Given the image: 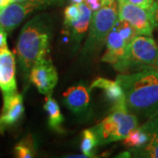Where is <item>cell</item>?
<instances>
[{"label":"cell","mask_w":158,"mask_h":158,"mask_svg":"<svg viewBox=\"0 0 158 158\" xmlns=\"http://www.w3.org/2000/svg\"><path fill=\"white\" fill-rule=\"evenodd\" d=\"M125 104L137 118L148 119L158 113V69L146 67L133 73L118 75Z\"/></svg>","instance_id":"obj_1"},{"label":"cell","mask_w":158,"mask_h":158,"mask_svg":"<svg viewBox=\"0 0 158 158\" xmlns=\"http://www.w3.org/2000/svg\"><path fill=\"white\" fill-rule=\"evenodd\" d=\"M50 39V24L44 16H35L21 29L17 43V56L26 85H28L33 66L40 59L49 56Z\"/></svg>","instance_id":"obj_2"},{"label":"cell","mask_w":158,"mask_h":158,"mask_svg":"<svg viewBox=\"0 0 158 158\" xmlns=\"http://www.w3.org/2000/svg\"><path fill=\"white\" fill-rule=\"evenodd\" d=\"M118 20V0H114L92 12L87 39L82 48V58L90 60L106 45L111 30Z\"/></svg>","instance_id":"obj_3"},{"label":"cell","mask_w":158,"mask_h":158,"mask_svg":"<svg viewBox=\"0 0 158 158\" xmlns=\"http://www.w3.org/2000/svg\"><path fill=\"white\" fill-rule=\"evenodd\" d=\"M136 127H138V118L124 106L112 108L107 117L91 129L96 134L98 146H101L123 140Z\"/></svg>","instance_id":"obj_4"},{"label":"cell","mask_w":158,"mask_h":158,"mask_svg":"<svg viewBox=\"0 0 158 158\" xmlns=\"http://www.w3.org/2000/svg\"><path fill=\"white\" fill-rule=\"evenodd\" d=\"M63 0H26L11 3L0 10V28L7 34L17 27L29 14L51 6L61 4Z\"/></svg>","instance_id":"obj_5"},{"label":"cell","mask_w":158,"mask_h":158,"mask_svg":"<svg viewBox=\"0 0 158 158\" xmlns=\"http://www.w3.org/2000/svg\"><path fill=\"white\" fill-rule=\"evenodd\" d=\"M158 60V45L151 36L137 34L127 48V71L155 67Z\"/></svg>","instance_id":"obj_6"},{"label":"cell","mask_w":158,"mask_h":158,"mask_svg":"<svg viewBox=\"0 0 158 158\" xmlns=\"http://www.w3.org/2000/svg\"><path fill=\"white\" fill-rule=\"evenodd\" d=\"M118 19L126 20L135 28L136 34L151 36L154 23L153 13L125 0H118Z\"/></svg>","instance_id":"obj_7"},{"label":"cell","mask_w":158,"mask_h":158,"mask_svg":"<svg viewBox=\"0 0 158 158\" xmlns=\"http://www.w3.org/2000/svg\"><path fill=\"white\" fill-rule=\"evenodd\" d=\"M58 74L50 57L40 59L33 66L29 75V82L37 88L41 94L52 95L57 85Z\"/></svg>","instance_id":"obj_8"},{"label":"cell","mask_w":158,"mask_h":158,"mask_svg":"<svg viewBox=\"0 0 158 158\" xmlns=\"http://www.w3.org/2000/svg\"><path fill=\"white\" fill-rule=\"evenodd\" d=\"M106 50L102 56L101 61L111 64L119 72H127V46L119 35L115 27L109 33L106 41Z\"/></svg>","instance_id":"obj_9"},{"label":"cell","mask_w":158,"mask_h":158,"mask_svg":"<svg viewBox=\"0 0 158 158\" xmlns=\"http://www.w3.org/2000/svg\"><path fill=\"white\" fill-rule=\"evenodd\" d=\"M3 108L0 114V134L15 127L23 118L25 107L22 95L18 92L9 96L3 97Z\"/></svg>","instance_id":"obj_10"},{"label":"cell","mask_w":158,"mask_h":158,"mask_svg":"<svg viewBox=\"0 0 158 158\" xmlns=\"http://www.w3.org/2000/svg\"><path fill=\"white\" fill-rule=\"evenodd\" d=\"M15 56L10 50L0 52V90L3 97L14 94L17 91Z\"/></svg>","instance_id":"obj_11"},{"label":"cell","mask_w":158,"mask_h":158,"mask_svg":"<svg viewBox=\"0 0 158 158\" xmlns=\"http://www.w3.org/2000/svg\"><path fill=\"white\" fill-rule=\"evenodd\" d=\"M141 127L147 133L148 141L142 148L130 152L135 157L158 158V113L146 119Z\"/></svg>","instance_id":"obj_12"},{"label":"cell","mask_w":158,"mask_h":158,"mask_svg":"<svg viewBox=\"0 0 158 158\" xmlns=\"http://www.w3.org/2000/svg\"><path fill=\"white\" fill-rule=\"evenodd\" d=\"M90 89L83 85L69 87L63 93V103L75 114L85 113L90 106Z\"/></svg>","instance_id":"obj_13"},{"label":"cell","mask_w":158,"mask_h":158,"mask_svg":"<svg viewBox=\"0 0 158 158\" xmlns=\"http://www.w3.org/2000/svg\"><path fill=\"white\" fill-rule=\"evenodd\" d=\"M93 88L101 89L104 91L106 98L113 105V108L126 106L123 89L117 80L113 81L104 77H98L91 83L90 90Z\"/></svg>","instance_id":"obj_14"},{"label":"cell","mask_w":158,"mask_h":158,"mask_svg":"<svg viewBox=\"0 0 158 158\" xmlns=\"http://www.w3.org/2000/svg\"><path fill=\"white\" fill-rule=\"evenodd\" d=\"M80 15L78 19L74 21L67 29V33L70 34L71 41L73 43L74 49H77L83 40L85 35L88 33L90 19L92 17V11L85 3L79 5Z\"/></svg>","instance_id":"obj_15"},{"label":"cell","mask_w":158,"mask_h":158,"mask_svg":"<svg viewBox=\"0 0 158 158\" xmlns=\"http://www.w3.org/2000/svg\"><path fill=\"white\" fill-rule=\"evenodd\" d=\"M43 107L48 113V122L49 127L56 132L61 133L62 131V124L64 118L61 113L58 103L55 98H52V95L46 96L45 104Z\"/></svg>","instance_id":"obj_16"},{"label":"cell","mask_w":158,"mask_h":158,"mask_svg":"<svg viewBox=\"0 0 158 158\" xmlns=\"http://www.w3.org/2000/svg\"><path fill=\"white\" fill-rule=\"evenodd\" d=\"M148 141V136L141 127H136L123 139V144L130 150L142 148Z\"/></svg>","instance_id":"obj_17"},{"label":"cell","mask_w":158,"mask_h":158,"mask_svg":"<svg viewBox=\"0 0 158 158\" xmlns=\"http://www.w3.org/2000/svg\"><path fill=\"white\" fill-rule=\"evenodd\" d=\"M98 146V141L94 131L85 129L82 133V141L80 144L81 151L86 157H94V150Z\"/></svg>","instance_id":"obj_18"},{"label":"cell","mask_w":158,"mask_h":158,"mask_svg":"<svg viewBox=\"0 0 158 158\" xmlns=\"http://www.w3.org/2000/svg\"><path fill=\"white\" fill-rule=\"evenodd\" d=\"M14 152L19 158L34 157L36 155L35 142L31 135L23 138L14 148Z\"/></svg>","instance_id":"obj_19"},{"label":"cell","mask_w":158,"mask_h":158,"mask_svg":"<svg viewBox=\"0 0 158 158\" xmlns=\"http://www.w3.org/2000/svg\"><path fill=\"white\" fill-rule=\"evenodd\" d=\"M114 27H115L116 30L118 31L119 35L121 36V38L123 39L126 45L128 47L130 42L137 35L135 28L127 21L118 19Z\"/></svg>","instance_id":"obj_20"},{"label":"cell","mask_w":158,"mask_h":158,"mask_svg":"<svg viewBox=\"0 0 158 158\" xmlns=\"http://www.w3.org/2000/svg\"><path fill=\"white\" fill-rule=\"evenodd\" d=\"M80 15V8L77 5L70 4L64 10V27L67 30L69 27L78 19Z\"/></svg>","instance_id":"obj_21"},{"label":"cell","mask_w":158,"mask_h":158,"mask_svg":"<svg viewBox=\"0 0 158 158\" xmlns=\"http://www.w3.org/2000/svg\"><path fill=\"white\" fill-rule=\"evenodd\" d=\"M125 1L128 2L130 4H133L135 6L141 7L152 13L154 12L156 2V0H125Z\"/></svg>","instance_id":"obj_22"},{"label":"cell","mask_w":158,"mask_h":158,"mask_svg":"<svg viewBox=\"0 0 158 158\" xmlns=\"http://www.w3.org/2000/svg\"><path fill=\"white\" fill-rule=\"evenodd\" d=\"M114 0H85V4L90 9L92 12L98 11L102 6Z\"/></svg>","instance_id":"obj_23"},{"label":"cell","mask_w":158,"mask_h":158,"mask_svg":"<svg viewBox=\"0 0 158 158\" xmlns=\"http://www.w3.org/2000/svg\"><path fill=\"white\" fill-rule=\"evenodd\" d=\"M7 49V33L5 30L0 28V52Z\"/></svg>","instance_id":"obj_24"},{"label":"cell","mask_w":158,"mask_h":158,"mask_svg":"<svg viewBox=\"0 0 158 158\" xmlns=\"http://www.w3.org/2000/svg\"><path fill=\"white\" fill-rule=\"evenodd\" d=\"M153 23H154V27L158 30V0L156 2V6L153 12Z\"/></svg>","instance_id":"obj_25"},{"label":"cell","mask_w":158,"mask_h":158,"mask_svg":"<svg viewBox=\"0 0 158 158\" xmlns=\"http://www.w3.org/2000/svg\"><path fill=\"white\" fill-rule=\"evenodd\" d=\"M11 0H0V10L11 4Z\"/></svg>","instance_id":"obj_26"},{"label":"cell","mask_w":158,"mask_h":158,"mask_svg":"<svg viewBox=\"0 0 158 158\" xmlns=\"http://www.w3.org/2000/svg\"><path fill=\"white\" fill-rule=\"evenodd\" d=\"M83 3H85V0H70V4H73V5L79 6Z\"/></svg>","instance_id":"obj_27"},{"label":"cell","mask_w":158,"mask_h":158,"mask_svg":"<svg viewBox=\"0 0 158 158\" xmlns=\"http://www.w3.org/2000/svg\"><path fill=\"white\" fill-rule=\"evenodd\" d=\"M23 1H26V0H11V3H18V2H23Z\"/></svg>","instance_id":"obj_28"},{"label":"cell","mask_w":158,"mask_h":158,"mask_svg":"<svg viewBox=\"0 0 158 158\" xmlns=\"http://www.w3.org/2000/svg\"><path fill=\"white\" fill-rule=\"evenodd\" d=\"M155 67L158 69V60H157V62H156V66H155Z\"/></svg>","instance_id":"obj_29"},{"label":"cell","mask_w":158,"mask_h":158,"mask_svg":"<svg viewBox=\"0 0 158 158\" xmlns=\"http://www.w3.org/2000/svg\"><path fill=\"white\" fill-rule=\"evenodd\" d=\"M157 43H158V38H157Z\"/></svg>","instance_id":"obj_30"}]
</instances>
